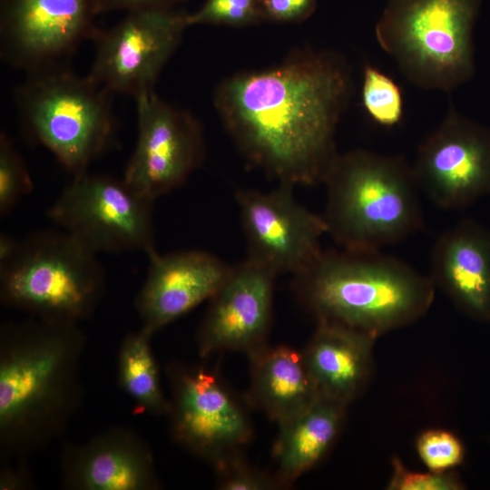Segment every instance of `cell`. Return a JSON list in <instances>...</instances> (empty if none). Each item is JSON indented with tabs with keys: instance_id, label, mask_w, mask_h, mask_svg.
Masks as SVG:
<instances>
[{
	"instance_id": "277c9868",
	"label": "cell",
	"mask_w": 490,
	"mask_h": 490,
	"mask_svg": "<svg viewBox=\"0 0 490 490\" xmlns=\"http://www.w3.org/2000/svg\"><path fill=\"white\" fill-rule=\"evenodd\" d=\"M324 184L321 215L335 242L348 250H381L424 224L412 164L402 154L364 149L338 153Z\"/></svg>"
},
{
	"instance_id": "7402d4cb",
	"label": "cell",
	"mask_w": 490,
	"mask_h": 490,
	"mask_svg": "<svg viewBox=\"0 0 490 490\" xmlns=\"http://www.w3.org/2000/svg\"><path fill=\"white\" fill-rule=\"evenodd\" d=\"M152 337L143 328L125 335L119 348L117 374L119 387L132 401L135 412L159 416L168 415L170 400L161 387Z\"/></svg>"
},
{
	"instance_id": "d4e9b609",
	"label": "cell",
	"mask_w": 490,
	"mask_h": 490,
	"mask_svg": "<svg viewBox=\"0 0 490 490\" xmlns=\"http://www.w3.org/2000/svg\"><path fill=\"white\" fill-rule=\"evenodd\" d=\"M259 0H205L194 13L188 14V25L219 24L245 26L262 21Z\"/></svg>"
},
{
	"instance_id": "9a60e30c",
	"label": "cell",
	"mask_w": 490,
	"mask_h": 490,
	"mask_svg": "<svg viewBox=\"0 0 490 490\" xmlns=\"http://www.w3.org/2000/svg\"><path fill=\"white\" fill-rule=\"evenodd\" d=\"M276 274L247 257L231 267L198 334L199 352L207 357L225 349L249 354L264 346L272 313Z\"/></svg>"
},
{
	"instance_id": "7c38bea8",
	"label": "cell",
	"mask_w": 490,
	"mask_h": 490,
	"mask_svg": "<svg viewBox=\"0 0 490 490\" xmlns=\"http://www.w3.org/2000/svg\"><path fill=\"white\" fill-rule=\"evenodd\" d=\"M95 0H1L0 56L25 74L64 64L99 31Z\"/></svg>"
},
{
	"instance_id": "ba28073f",
	"label": "cell",
	"mask_w": 490,
	"mask_h": 490,
	"mask_svg": "<svg viewBox=\"0 0 490 490\" xmlns=\"http://www.w3.org/2000/svg\"><path fill=\"white\" fill-rule=\"evenodd\" d=\"M152 203L123 178L87 171L73 176L47 217L96 254L149 256L156 251Z\"/></svg>"
},
{
	"instance_id": "4dcf8cb0",
	"label": "cell",
	"mask_w": 490,
	"mask_h": 490,
	"mask_svg": "<svg viewBox=\"0 0 490 490\" xmlns=\"http://www.w3.org/2000/svg\"><path fill=\"white\" fill-rule=\"evenodd\" d=\"M33 476L24 461L4 464L0 470L1 490H26L33 487Z\"/></svg>"
},
{
	"instance_id": "7a4b0ae2",
	"label": "cell",
	"mask_w": 490,
	"mask_h": 490,
	"mask_svg": "<svg viewBox=\"0 0 490 490\" xmlns=\"http://www.w3.org/2000/svg\"><path fill=\"white\" fill-rule=\"evenodd\" d=\"M79 324L31 317L0 329V451L24 458L67 428L83 396Z\"/></svg>"
},
{
	"instance_id": "8fae6325",
	"label": "cell",
	"mask_w": 490,
	"mask_h": 490,
	"mask_svg": "<svg viewBox=\"0 0 490 490\" xmlns=\"http://www.w3.org/2000/svg\"><path fill=\"white\" fill-rule=\"evenodd\" d=\"M168 371L172 437L215 466L240 456L251 439V426L219 378L201 367L174 366Z\"/></svg>"
},
{
	"instance_id": "484cf974",
	"label": "cell",
	"mask_w": 490,
	"mask_h": 490,
	"mask_svg": "<svg viewBox=\"0 0 490 490\" xmlns=\"http://www.w3.org/2000/svg\"><path fill=\"white\" fill-rule=\"evenodd\" d=\"M417 454L429 471L442 473L458 466L464 459V446L451 432L429 429L416 440Z\"/></svg>"
},
{
	"instance_id": "ac0fdd59",
	"label": "cell",
	"mask_w": 490,
	"mask_h": 490,
	"mask_svg": "<svg viewBox=\"0 0 490 490\" xmlns=\"http://www.w3.org/2000/svg\"><path fill=\"white\" fill-rule=\"evenodd\" d=\"M430 275L464 312L490 318V230L465 219L442 232L430 258Z\"/></svg>"
},
{
	"instance_id": "2e32d148",
	"label": "cell",
	"mask_w": 490,
	"mask_h": 490,
	"mask_svg": "<svg viewBox=\"0 0 490 490\" xmlns=\"http://www.w3.org/2000/svg\"><path fill=\"white\" fill-rule=\"evenodd\" d=\"M144 282L134 299L142 328L152 335L218 291L231 267L201 250L148 256Z\"/></svg>"
},
{
	"instance_id": "603a6c76",
	"label": "cell",
	"mask_w": 490,
	"mask_h": 490,
	"mask_svg": "<svg viewBox=\"0 0 490 490\" xmlns=\"http://www.w3.org/2000/svg\"><path fill=\"white\" fill-rule=\"evenodd\" d=\"M361 103L377 125L392 129L404 117V99L399 85L378 68L367 64L363 71Z\"/></svg>"
},
{
	"instance_id": "9c48e42d",
	"label": "cell",
	"mask_w": 490,
	"mask_h": 490,
	"mask_svg": "<svg viewBox=\"0 0 490 490\" xmlns=\"http://www.w3.org/2000/svg\"><path fill=\"white\" fill-rule=\"evenodd\" d=\"M187 16L173 8L126 12L113 26L100 28L93 39L94 57L88 74L113 95L135 99L154 91L189 26Z\"/></svg>"
},
{
	"instance_id": "4316f807",
	"label": "cell",
	"mask_w": 490,
	"mask_h": 490,
	"mask_svg": "<svg viewBox=\"0 0 490 490\" xmlns=\"http://www.w3.org/2000/svg\"><path fill=\"white\" fill-rule=\"evenodd\" d=\"M392 473L387 489L389 490H459L463 488L456 475L449 471L415 472L405 466L398 457L391 460Z\"/></svg>"
},
{
	"instance_id": "ffe728a7",
	"label": "cell",
	"mask_w": 490,
	"mask_h": 490,
	"mask_svg": "<svg viewBox=\"0 0 490 490\" xmlns=\"http://www.w3.org/2000/svg\"><path fill=\"white\" fill-rule=\"evenodd\" d=\"M250 356L251 398L279 425L302 412L319 397L302 353L284 346H263Z\"/></svg>"
},
{
	"instance_id": "f1b7e54d",
	"label": "cell",
	"mask_w": 490,
	"mask_h": 490,
	"mask_svg": "<svg viewBox=\"0 0 490 490\" xmlns=\"http://www.w3.org/2000/svg\"><path fill=\"white\" fill-rule=\"evenodd\" d=\"M263 20L302 22L315 12L317 0H259Z\"/></svg>"
},
{
	"instance_id": "44dd1931",
	"label": "cell",
	"mask_w": 490,
	"mask_h": 490,
	"mask_svg": "<svg viewBox=\"0 0 490 490\" xmlns=\"http://www.w3.org/2000/svg\"><path fill=\"white\" fill-rule=\"evenodd\" d=\"M346 407L318 397L302 412L279 425L273 452L279 484L294 481L324 456L339 431Z\"/></svg>"
},
{
	"instance_id": "3957f363",
	"label": "cell",
	"mask_w": 490,
	"mask_h": 490,
	"mask_svg": "<svg viewBox=\"0 0 490 490\" xmlns=\"http://www.w3.org/2000/svg\"><path fill=\"white\" fill-rule=\"evenodd\" d=\"M293 277L299 298L317 321L376 338L423 318L435 299L429 276L382 250H322Z\"/></svg>"
},
{
	"instance_id": "52a82bcc",
	"label": "cell",
	"mask_w": 490,
	"mask_h": 490,
	"mask_svg": "<svg viewBox=\"0 0 490 490\" xmlns=\"http://www.w3.org/2000/svg\"><path fill=\"white\" fill-rule=\"evenodd\" d=\"M475 9L476 0H390L376 40L413 84L449 93L473 71Z\"/></svg>"
},
{
	"instance_id": "e0dca14e",
	"label": "cell",
	"mask_w": 490,
	"mask_h": 490,
	"mask_svg": "<svg viewBox=\"0 0 490 490\" xmlns=\"http://www.w3.org/2000/svg\"><path fill=\"white\" fill-rule=\"evenodd\" d=\"M63 487L68 490H157L152 453L134 431L107 428L83 443H67L60 457Z\"/></svg>"
},
{
	"instance_id": "5bb4252c",
	"label": "cell",
	"mask_w": 490,
	"mask_h": 490,
	"mask_svg": "<svg viewBox=\"0 0 490 490\" xmlns=\"http://www.w3.org/2000/svg\"><path fill=\"white\" fill-rule=\"evenodd\" d=\"M292 188L236 192L248 258L276 275L303 270L323 250L320 238L327 233L322 216L298 202Z\"/></svg>"
},
{
	"instance_id": "5b68a950",
	"label": "cell",
	"mask_w": 490,
	"mask_h": 490,
	"mask_svg": "<svg viewBox=\"0 0 490 490\" xmlns=\"http://www.w3.org/2000/svg\"><path fill=\"white\" fill-rule=\"evenodd\" d=\"M113 96L89 74L78 75L64 64L27 73L15 91L24 135L73 176L87 172L116 142Z\"/></svg>"
},
{
	"instance_id": "30bf717a",
	"label": "cell",
	"mask_w": 490,
	"mask_h": 490,
	"mask_svg": "<svg viewBox=\"0 0 490 490\" xmlns=\"http://www.w3.org/2000/svg\"><path fill=\"white\" fill-rule=\"evenodd\" d=\"M134 101L137 139L122 178L154 201L184 183L199 168L204 157V137L191 113L165 102L154 91Z\"/></svg>"
},
{
	"instance_id": "83f0119b",
	"label": "cell",
	"mask_w": 490,
	"mask_h": 490,
	"mask_svg": "<svg viewBox=\"0 0 490 490\" xmlns=\"http://www.w3.org/2000/svg\"><path fill=\"white\" fill-rule=\"evenodd\" d=\"M216 468L218 486L222 490H268L279 485L277 479L245 465L240 456L229 459Z\"/></svg>"
},
{
	"instance_id": "d6986e66",
	"label": "cell",
	"mask_w": 490,
	"mask_h": 490,
	"mask_svg": "<svg viewBox=\"0 0 490 490\" xmlns=\"http://www.w3.org/2000/svg\"><path fill=\"white\" fill-rule=\"evenodd\" d=\"M376 339L338 323L318 321L302 355L318 396L346 406L355 399L369 381Z\"/></svg>"
},
{
	"instance_id": "6da1fadb",
	"label": "cell",
	"mask_w": 490,
	"mask_h": 490,
	"mask_svg": "<svg viewBox=\"0 0 490 490\" xmlns=\"http://www.w3.org/2000/svg\"><path fill=\"white\" fill-rule=\"evenodd\" d=\"M353 93L351 69L331 50H299L280 64L220 83L214 106L245 159L280 184L324 183Z\"/></svg>"
},
{
	"instance_id": "cb8c5ba5",
	"label": "cell",
	"mask_w": 490,
	"mask_h": 490,
	"mask_svg": "<svg viewBox=\"0 0 490 490\" xmlns=\"http://www.w3.org/2000/svg\"><path fill=\"white\" fill-rule=\"evenodd\" d=\"M34 189L23 157L8 134L0 133V215H8Z\"/></svg>"
},
{
	"instance_id": "8992f818",
	"label": "cell",
	"mask_w": 490,
	"mask_h": 490,
	"mask_svg": "<svg viewBox=\"0 0 490 490\" xmlns=\"http://www.w3.org/2000/svg\"><path fill=\"white\" fill-rule=\"evenodd\" d=\"M97 255L63 230L29 234L0 263L1 303L31 317L79 324L105 292Z\"/></svg>"
},
{
	"instance_id": "4fadbf2b",
	"label": "cell",
	"mask_w": 490,
	"mask_h": 490,
	"mask_svg": "<svg viewBox=\"0 0 490 490\" xmlns=\"http://www.w3.org/2000/svg\"><path fill=\"white\" fill-rule=\"evenodd\" d=\"M419 190L443 210L460 211L490 195V131L451 104L417 148L412 164Z\"/></svg>"
},
{
	"instance_id": "1f68e13d",
	"label": "cell",
	"mask_w": 490,
	"mask_h": 490,
	"mask_svg": "<svg viewBox=\"0 0 490 490\" xmlns=\"http://www.w3.org/2000/svg\"><path fill=\"white\" fill-rule=\"evenodd\" d=\"M19 240L6 233L0 235V263L10 259L17 249Z\"/></svg>"
},
{
	"instance_id": "f546056e",
	"label": "cell",
	"mask_w": 490,
	"mask_h": 490,
	"mask_svg": "<svg viewBox=\"0 0 490 490\" xmlns=\"http://www.w3.org/2000/svg\"><path fill=\"white\" fill-rule=\"evenodd\" d=\"M182 0H95L98 15L146 8H172Z\"/></svg>"
}]
</instances>
